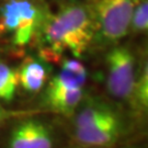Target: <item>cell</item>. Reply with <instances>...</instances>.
<instances>
[{"instance_id":"cell-1","label":"cell","mask_w":148,"mask_h":148,"mask_svg":"<svg viewBox=\"0 0 148 148\" xmlns=\"http://www.w3.org/2000/svg\"><path fill=\"white\" fill-rule=\"evenodd\" d=\"M42 27L44 40L54 56L69 51L75 57H81L95 30L91 11L78 3L62 7L56 14L43 19Z\"/></svg>"},{"instance_id":"cell-2","label":"cell","mask_w":148,"mask_h":148,"mask_svg":"<svg viewBox=\"0 0 148 148\" xmlns=\"http://www.w3.org/2000/svg\"><path fill=\"white\" fill-rule=\"evenodd\" d=\"M38 8L27 0H10L0 10V34H10L12 43L24 46L42 25Z\"/></svg>"},{"instance_id":"cell-3","label":"cell","mask_w":148,"mask_h":148,"mask_svg":"<svg viewBox=\"0 0 148 148\" xmlns=\"http://www.w3.org/2000/svg\"><path fill=\"white\" fill-rule=\"evenodd\" d=\"M140 0H97L91 12L102 37L116 42L126 36L135 7Z\"/></svg>"},{"instance_id":"cell-4","label":"cell","mask_w":148,"mask_h":148,"mask_svg":"<svg viewBox=\"0 0 148 148\" xmlns=\"http://www.w3.org/2000/svg\"><path fill=\"white\" fill-rule=\"evenodd\" d=\"M109 92L117 99H131L136 79L135 57L126 46H115L106 55Z\"/></svg>"},{"instance_id":"cell-5","label":"cell","mask_w":148,"mask_h":148,"mask_svg":"<svg viewBox=\"0 0 148 148\" xmlns=\"http://www.w3.org/2000/svg\"><path fill=\"white\" fill-rule=\"evenodd\" d=\"M9 148H53L52 130L38 120H27L13 127Z\"/></svg>"},{"instance_id":"cell-6","label":"cell","mask_w":148,"mask_h":148,"mask_svg":"<svg viewBox=\"0 0 148 148\" xmlns=\"http://www.w3.org/2000/svg\"><path fill=\"white\" fill-rule=\"evenodd\" d=\"M122 132V124L116 114L112 115L101 123L75 130L76 139L88 147H104L116 140Z\"/></svg>"},{"instance_id":"cell-7","label":"cell","mask_w":148,"mask_h":148,"mask_svg":"<svg viewBox=\"0 0 148 148\" xmlns=\"http://www.w3.org/2000/svg\"><path fill=\"white\" fill-rule=\"evenodd\" d=\"M87 80V70L82 64L76 59H67L58 74L49 81L47 92L65 90L82 89Z\"/></svg>"},{"instance_id":"cell-8","label":"cell","mask_w":148,"mask_h":148,"mask_svg":"<svg viewBox=\"0 0 148 148\" xmlns=\"http://www.w3.org/2000/svg\"><path fill=\"white\" fill-rule=\"evenodd\" d=\"M19 71V82L27 92H37L47 81V71L45 66L32 58L22 64Z\"/></svg>"},{"instance_id":"cell-9","label":"cell","mask_w":148,"mask_h":148,"mask_svg":"<svg viewBox=\"0 0 148 148\" xmlns=\"http://www.w3.org/2000/svg\"><path fill=\"white\" fill-rule=\"evenodd\" d=\"M82 89L65 90L56 92H47V104L53 109L63 113L74 111L82 100Z\"/></svg>"},{"instance_id":"cell-10","label":"cell","mask_w":148,"mask_h":148,"mask_svg":"<svg viewBox=\"0 0 148 148\" xmlns=\"http://www.w3.org/2000/svg\"><path fill=\"white\" fill-rule=\"evenodd\" d=\"M115 113L103 104H91L85 108L75 120V130L87 128L104 121Z\"/></svg>"},{"instance_id":"cell-11","label":"cell","mask_w":148,"mask_h":148,"mask_svg":"<svg viewBox=\"0 0 148 148\" xmlns=\"http://www.w3.org/2000/svg\"><path fill=\"white\" fill-rule=\"evenodd\" d=\"M19 86L18 69L12 68L5 63H0V100L7 102L12 100Z\"/></svg>"},{"instance_id":"cell-12","label":"cell","mask_w":148,"mask_h":148,"mask_svg":"<svg viewBox=\"0 0 148 148\" xmlns=\"http://www.w3.org/2000/svg\"><path fill=\"white\" fill-rule=\"evenodd\" d=\"M135 106L140 110H146L148 106V75L147 67L142 70L139 76L136 77L133 87L132 95Z\"/></svg>"},{"instance_id":"cell-13","label":"cell","mask_w":148,"mask_h":148,"mask_svg":"<svg viewBox=\"0 0 148 148\" xmlns=\"http://www.w3.org/2000/svg\"><path fill=\"white\" fill-rule=\"evenodd\" d=\"M148 29V2L140 0L135 7L131 21L130 30L136 33H145Z\"/></svg>"},{"instance_id":"cell-14","label":"cell","mask_w":148,"mask_h":148,"mask_svg":"<svg viewBox=\"0 0 148 148\" xmlns=\"http://www.w3.org/2000/svg\"><path fill=\"white\" fill-rule=\"evenodd\" d=\"M1 117H2V115H1V111H0V122H1Z\"/></svg>"}]
</instances>
